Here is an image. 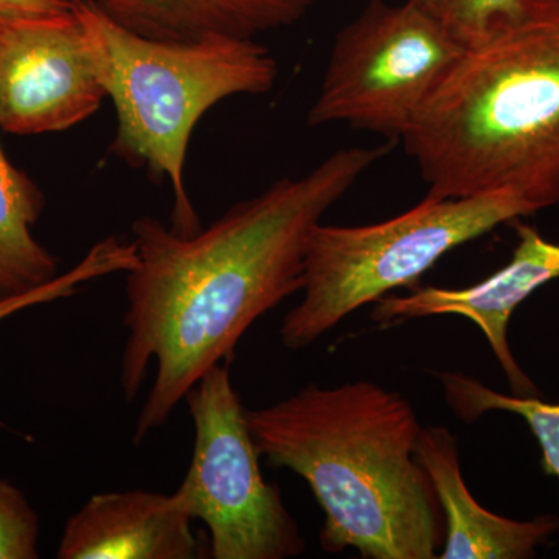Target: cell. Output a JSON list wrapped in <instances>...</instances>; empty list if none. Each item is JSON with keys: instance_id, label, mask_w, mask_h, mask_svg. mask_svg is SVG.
<instances>
[{"instance_id": "1", "label": "cell", "mask_w": 559, "mask_h": 559, "mask_svg": "<svg viewBox=\"0 0 559 559\" xmlns=\"http://www.w3.org/2000/svg\"><path fill=\"white\" fill-rule=\"evenodd\" d=\"M393 142L331 153L299 178L272 182L231 205L197 234L154 216L132 223L135 266L127 272V341L120 359L124 400L153 384L134 425L140 444L170 419L193 385L230 364L246 331L301 293L312 230Z\"/></svg>"}, {"instance_id": "2", "label": "cell", "mask_w": 559, "mask_h": 559, "mask_svg": "<svg viewBox=\"0 0 559 559\" xmlns=\"http://www.w3.org/2000/svg\"><path fill=\"white\" fill-rule=\"evenodd\" d=\"M246 421L274 468L310 485L323 511L320 546L355 549L367 559H433L444 516L417 457L419 426L400 392L359 380L308 384Z\"/></svg>"}, {"instance_id": "3", "label": "cell", "mask_w": 559, "mask_h": 559, "mask_svg": "<svg viewBox=\"0 0 559 559\" xmlns=\"http://www.w3.org/2000/svg\"><path fill=\"white\" fill-rule=\"evenodd\" d=\"M428 197L514 190L559 205V0L463 51L403 138Z\"/></svg>"}, {"instance_id": "4", "label": "cell", "mask_w": 559, "mask_h": 559, "mask_svg": "<svg viewBox=\"0 0 559 559\" xmlns=\"http://www.w3.org/2000/svg\"><path fill=\"white\" fill-rule=\"evenodd\" d=\"M72 9L116 108L110 153L159 182L168 180L173 229L197 234L202 224L186 186L191 134L226 98L267 94L277 81V62L255 39H153L114 21L95 0H72Z\"/></svg>"}, {"instance_id": "5", "label": "cell", "mask_w": 559, "mask_h": 559, "mask_svg": "<svg viewBox=\"0 0 559 559\" xmlns=\"http://www.w3.org/2000/svg\"><path fill=\"white\" fill-rule=\"evenodd\" d=\"M538 205L514 190L465 198L426 197L370 226H316L305 260L304 297L283 319V347H310L359 308L415 283L440 259Z\"/></svg>"}, {"instance_id": "6", "label": "cell", "mask_w": 559, "mask_h": 559, "mask_svg": "<svg viewBox=\"0 0 559 559\" xmlns=\"http://www.w3.org/2000/svg\"><path fill=\"white\" fill-rule=\"evenodd\" d=\"M229 366L210 369L186 396L193 457L173 496L191 520L207 528L209 558L300 557L307 544L277 485L264 480Z\"/></svg>"}, {"instance_id": "7", "label": "cell", "mask_w": 559, "mask_h": 559, "mask_svg": "<svg viewBox=\"0 0 559 559\" xmlns=\"http://www.w3.org/2000/svg\"><path fill=\"white\" fill-rule=\"evenodd\" d=\"M463 51L409 2L369 0L334 38L308 124L347 123L403 140Z\"/></svg>"}, {"instance_id": "8", "label": "cell", "mask_w": 559, "mask_h": 559, "mask_svg": "<svg viewBox=\"0 0 559 559\" xmlns=\"http://www.w3.org/2000/svg\"><path fill=\"white\" fill-rule=\"evenodd\" d=\"M105 98L73 9L0 17V131L70 130L94 116Z\"/></svg>"}, {"instance_id": "9", "label": "cell", "mask_w": 559, "mask_h": 559, "mask_svg": "<svg viewBox=\"0 0 559 559\" xmlns=\"http://www.w3.org/2000/svg\"><path fill=\"white\" fill-rule=\"evenodd\" d=\"M518 245L506 266L469 288L412 289L407 296L374 301L370 318L382 326L432 316H459L479 326L506 373L513 395L540 396L535 382L521 369L509 342L514 311L547 283L559 280V245L546 240L536 227L514 221Z\"/></svg>"}, {"instance_id": "10", "label": "cell", "mask_w": 559, "mask_h": 559, "mask_svg": "<svg viewBox=\"0 0 559 559\" xmlns=\"http://www.w3.org/2000/svg\"><path fill=\"white\" fill-rule=\"evenodd\" d=\"M171 495L127 489L91 496L66 522L60 559H201L207 540Z\"/></svg>"}, {"instance_id": "11", "label": "cell", "mask_w": 559, "mask_h": 559, "mask_svg": "<svg viewBox=\"0 0 559 559\" xmlns=\"http://www.w3.org/2000/svg\"><path fill=\"white\" fill-rule=\"evenodd\" d=\"M417 457L428 473L444 516L440 559H530L558 532L559 520L543 514L510 520L481 507L462 476L459 441L443 426L419 430Z\"/></svg>"}, {"instance_id": "12", "label": "cell", "mask_w": 559, "mask_h": 559, "mask_svg": "<svg viewBox=\"0 0 559 559\" xmlns=\"http://www.w3.org/2000/svg\"><path fill=\"white\" fill-rule=\"evenodd\" d=\"M319 0H95L123 27L164 40L255 39L300 21Z\"/></svg>"}, {"instance_id": "13", "label": "cell", "mask_w": 559, "mask_h": 559, "mask_svg": "<svg viewBox=\"0 0 559 559\" xmlns=\"http://www.w3.org/2000/svg\"><path fill=\"white\" fill-rule=\"evenodd\" d=\"M43 209V193L0 143V304L32 296L60 277L57 257L32 231Z\"/></svg>"}, {"instance_id": "14", "label": "cell", "mask_w": 559, "mask_h": 559, "mask_svg": "<svg viewBox=\"0 0 559 559\" xmlns=\"http://www.w3.org/2000/svg\"><path fill=\"white\" fill-rule=\"evenodd\" d=\"M448 407L466 423L488 412H510L527 423L543 452V469L559 479V403L540 396L506 395L459 371L440 373Z\"/></svg>"}, {"instance_id": "15", "label": "cell", "mask_w": 559, "mask_h": 559, "mask_svg": "<svg viewBox=\"0 0 559 559\" xmlns=\"http://www.w3.org/2000/svg\"><path fill=\"white\" fill-rule=\"evenodd\" d=\"M440 25L463 49H473L527 11L528 0H406Z\"/></svg>"}, {"instance_id": "16", "label": "cell", "mask_w": 559, "mask_h": 559, "mask_svg": "<svg viewBox=\"0 0 559 559\" xmlns=\"http://www.w3.org/2000/svg\"><path fill=\"white\" fill-rule=\"evenodd\" d=\"M40 524L31 500L0 479V559L39 558Z\"/></svg>"}, {"instance_id": "17", "label": "cell", "mask_w": 559, "mask_h": 559, "mask_svg": "<svg viewBox=\"0 0 559 559\" xmlns=\"http://www.w3.org/2000/svg\"><path fill=\"white\" fill-rule=\"evenodd\" d=\"M103 275L102 261L94 255L84 257L80 264L73 270L61 274L60 277L50 283L47 288L32 294V296L22 297V299L7 301L0 304V322L9 319L16 312L27 310V308L36 307V305L49 304V301L66 299L73 296L84 283L92 280L100 278Z\"/></svg>"}, {"instance_id": "18", "label": "cell", "mask_w": 559, "mask_h": 559, "mask_svg": "<svg viewBox=\"0 0 559 559\" xmlns=\"http://www.w3.org/2000/svg\"><path fill=\"white\" fill-rule=\"evenodd\" d=\"M72 9V0H0V17L44 16Z\"/></svg>"}]
</instances>
